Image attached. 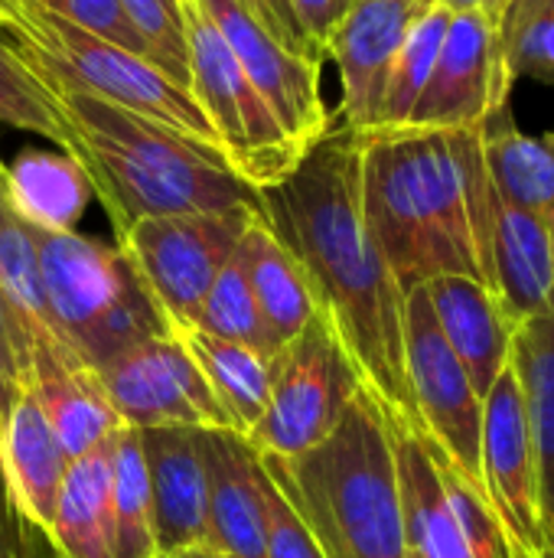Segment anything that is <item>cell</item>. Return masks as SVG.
I'll return each mask as SVG.
<instances>
[{
    "label": "cell",
    "instance_id": "obj_1",
    "mask_svg": "<svg viewBox=\"0 0 554 558\" xmlns=\"http://www.w3.org/2000/svg\"><path fill=\"white\" fill-rule=\"evenodd\" d=\"M258 196L264 222L300 262L369 396L395 428L421 435L405 369V291L366 222L359 131L333 128Z\"/></svg>",
    "mask_w": 554,
    "mask_h": 558
},
{
    "label": "cell",
    "instance_id": "obj_2",
    "mask_svg": "<svg viewBox=\"0 0 554 558\" xmlns=\"http://www.w3.org/2000/svg\"><path fill=\"white\" fill-rule=\"evenodd\" d=\"M359 144L366 222L402 291L441 275H467L490 288L493 180L483 124L372 128Z\"/></svg>",
    "mask_w": 554,
    "mask_h": 558
},
{
    "label": "cell",
    "instance_id": "obj_3",
    "mask_svg": "<svg viewBox=\"0 0 554 558\" xmlns=\"http://www.w3.org/2000/svg\"><path fill=\"white\" fill-rule=\"evenodd\" d=\"M39 85L59 118L62 150L82 163L114 235L150 216L261 206L258 190L183 134L82 88L49 78Z\"/></svg>",
    "mask_w": 554,
    "mask_h": 558
},
{
    "label": "cell",
    "instance_id": "obj_4",
    "mask_svg": "<svg viewBox=\"0 0 554 558\" xmlns=\"http://www.w3.org/2000/svg\"><path fill=\"white\" fill-rule=\"evenodd\" d=\"M261 461L323 558H408L392 422L366 386L317 448Z\"/></svg>",
    "mask_w": 554,
    "mask_h": 558
},
{
    "label": "cell",
    "instance_id": "obj_5",
    "mask_svg": "<svg viewBox=\"0 0 554 558\" xmlns=\"http://www.w3.org/2000/svg\"><path fill=\"white\" fill-rule=\"evenodd\" d=\"M0 39L36 78L82 88L131 108L225 163L219 137L189 88L167 78L147 59L65 20L42 0H0Z\"/></svg>",
    "mask_w": 554,
    "mask_h": 558
},
{
    "label": "cell",
    "instance_id": "obj_6",
    "mask_svg": "<svg viewBox=\"0 0 554 558\" xmlns=\"http://www.w3.org/2000/svg\"><path fill=\"white\" fill-rule=\"evenodd\" d=\"M36 242L52 327L88 369L98 373L150 337L176 333L118 245L42 229Z\"/></svg>",
    "mask_w": 554,
    "mask_h": 558
},
{
    "label": "cell",
    "instance_id": "obj_7",
    "mask_svg": "<svg viewBox=\"0 0 554 558\" xmlns=\"http://www.w3.org/2000/svg\"><path fill=\"white\" fill-rule=\"evenodd\" d=\"M183 20L189 49L186 88L216 131L229 170L258 193L278 186L304 154L291 144L281 121L248 82L222 33L196 0H183Z\"/></svg>",
    "mask_w": 554,
    "mask_h": 558
},
{
    "label": "cell",
    "instance_id": "obj_8",
    "mask_svg": "<svg viewBox=\"0 0 554 558\" xmlns=\"http://www.w3.org/2000/svg\"><path fill=\"white\" fill-rule=\"evenodd\" d=\"M362 389V376L323 311L274 356V386L264 415L245 435L264 458H297L333 435Z\"/></svg>",
    "mask_w": 554,
    "mask_h": 558
},
{
    "label": "cell",
    "instance_id": "obj_9",
    "mask_svg": "<svg viewBox=\"0 0 554 558\" xmlns=\"http://www.w3.org/2000/svg\"><path fill=\"white\" fill-rule=\"evenodd\" d=\"M258 213L261 206L150 216L137 219L124 235H118L114 245L131 258L137 278L170 327L180 333L196 327L206 294L212 291L219 271L229 265Z\"/></svg>",
    "mask_w": 554,
    "mask_h": 558
},
{
    "label": "cell",
    "instance_id": "obj_10",
    "mask_svg": "<svg viewBox=\"0 0 554 558\" xmlns=\"http://www.w3.org/2000/svg\"><path fill=\"white\" fill-rule=\"evenodd\" d=\"M405 369L421 438L467 481L480 484L483 399L447 347L424 284L405 294Z\"/></svg>",
    "mask_w": 554,
    "mask_h": 558
},
{
    "label": "cell",
    "instance_id": "obj_11",
    "mask_svg": "<svg viewBox=\"0 0 554 558\" xmlns=\"http://www.w3.org/2000/svg\"><path fill=\"white\" fill-rule=\"evenodd\" d=\"M127 428L235 432L180 333L150 337L98 369Z\"/></svg>",
    "mask_w": 554,
    "mask_h": 558
},
{
    "label": "cell",
    "instance_id": "obj_12",
    "mask_svg": "<svg viewBox=\"0 0 554 558\" xmlns=\"http://www.w3.org/2000/svg\"><path fill=\"white\" fill-rule=\"evenodd\" d=\"M196 3L216 23L225 46L238 59L242 72L268 101L284 134L300 154H307L320 137L333 131V118L320 92L323 59L287 49L248 13L242 0H196Z\"/></svg>",
    "mask_w": 554,
    "mask_h": 558
},
{
    "label": "cell",
    "instance_id": "obj_13",
    "mask_svg": "<svg viewBox=\"0 0 554 558\" xmlns=\"http://www.w3.org/2000/svg\"><path fill=\"white\" fill-rule=\"evenodd\" d=\"M513 75L503 59L500 29L483 10L451 13L434 72L408 118L411 128H480L506 111Z\"/></svg>",
    "mask_w": 554,
    "mask_h": 558
},
{
    "label": "cell",
    "instance_id": "obj_14",
    "mask_svg": "<svg viewBox=\"0 0 554 558\" xmlns=\"http://www.w3.org/2000/svg\"><path fill=\"white\" fill-rule=\"evenodd\" d=\"M480 484L500 517L516 556L539 558L549 543L542 530L539 471L529 441L526 409L513 363L500 373L483 399V432H480Z\"/></svg>",
    "mask_w": 554,
    "mask_h": 558
},
{
    "label": "cell",
    "instance_id": "obj_15",
    "mask_svg": "<svg viewBox=\"0 0 554 558\" xmlns=\"http://www.w3.org/2000/svg\"><path fill=\"white\" fill-rule=\"evenodd\" d=\"M428 3L431 0H349L327 43V59L336 62L343 85V128L359 134L379 128L392 62L408 26Z\"/></svg>",
    "mask_w": 554,
    "mask_h": 558
},
{
    "label": "cell",
    "instance_id": "obj_16",
    "mask_svg": "<svg viewBox=\"0 0 554 558\" xmlns=\"http://www.w3.org/2000/svg\"><path fill=\"white\" fill-rule=\"evenodd\" d=\"M157 556L173 558L186 549L212 546L209 481L199 451V432L147 428L140 432Z\"/></svg>",
    "mask_w": 554,
    "mask_h": 558
},
{
    "label": "cell",
    "instance_id": "obj_17",
    "mask_svg": "<svg viewBox=\"0 0 554 558\" xmlns=\"http://www.w3.org/2000/svg\"><path fill=\"white\" fill-rule=\"evenodd\" d=\"M209 481L212 546L225 558H268V487L261 451L238 432H199Z\"/></svg>",
    "mask_w": 554,
    "mask_h": 558
},
{
    "label": "cell",
    "instance_id": "obj_18",
    "mask_svg": "<svg viewBox=\"0 0 554 558\" xmlns=\"http://www.w3.org/2000/svg\"><path fill=\"white\" fill-rule=\"evenodd\" d=\"M69 464L39 399L33 389H23L0 428V474L13 510L29 526L42 533L52 526Z\"/></svg>",
    "mask_w": 554,
    "mask_h": 558
},
{
    "label": "cell",
    "instance_id": "obj_19",
    "mask_svg": "<svg viewBox=\"0 0 554 558\" xmlns=\"http://www.w3.org/2000/svg\"><path fill=\"white\" fill-rule=\"evenodd\" d=\"M424 291L447 347L464 363L480 399H487V392L509 363L516 327L506 320L496 294L477 278L441 275L431 278Z\"/></svg>",
    "mask_w": 554,
    "mask_h": 558
},
{
    "label": "cell",
    "instance_id": "obj_20",
    "mask_svg": "<svg viewBox=\"0 0 554 558\" xmlns=\"http://www.w3.org/2000/svg\"><path fill=\"white\" fill-rule=\"evenodd\" d=\"M490 288L513 327L542 314L554 298V242L549 226L500 199L493 190Z\"/></svg>",
    "mask_w": 554,
    "mask_h": 558
},
{
    "label": "cell",
    "instance_id": "obj_21",
    "mask_svg": "<svg viewBox=\"0 0 554 558\" xmlns=\"http://www.w3.org/2000/svg\"><path fill=\"white\" fill-rule=\"evenodd\" d=\"M0 291H3V298L20 324V333H23L26 386H29V376L49 363H78L52 327V317L46 307V291H42L36 229L13 209V203L7 196L3 160H0Z\"/></svg>",
    "mask_w": 554,
    "mask_h": 558
},
{
    "label": "cell",
    "instance_id": "obj_22",
    "mask_svg": "<svg viewBox=\"0 0 554 558\" xmlns=\"http://www.w3.org/2000/svg\"><path fill=\"white\" fill-rule=\"evenodd\" d=\"M238 255L245 262L248 284H251L268 343L278 353L313 320V314L320 311L317 294H313L300 262L274 235V229L264 222L261 213L245 229V235L238 242Z\"/></svg>",
    "mask_w": 554,
    "mask_h": 558
},
{
    "label": "cell",
    "instance_id": "obj_23",
    "mask_svg": "<svg viewBox=\"0 0 554 558\" xmlns=\"http://www.w3.org/2000/svg\"><path fill=\"white\" fill-rule=\"evenodd\" d=\"M111 451L114 438L69 464L46 530V558H114Z\"/></svg>",
    "mask_w": 554,
    "mask_h": 558
},
{
    "label": "cell",
    "instance_id": "obj_24",
    "mask_svg": "<svg viewBox=\"0 0 554 558\" xmlns=\"http://www.w3.org/2000/svg\"><path fill=\"white\" fill-rule=\"evenodd\" d=\"M509 363L519 379L529 441L539 471L542 530L545 543L554 546V298L542 314L522 320L513 330Z\"/></svg>",
    "mask_w": 554,
    "mask_h": 558
},
{
    "label": "cell",
    "instance_id": "obj_25",
    "mask_svg": "<svg viewBox=\"0 0 554 558\" xmlns=\"http://www.w3.org/2000/svg\"><path fill=\"white\" fill-rule=\"evenodd\" d=\"M395 464L402 487V517L408 558H473L467 549L464 530L444 494L438 461L421 435L395 428Z\"/></svg>",
    "mask_w": 554,
    "mask_h": 558
},
{
    "label": "cell",
    "instance_id": "obj_26",
    "mask_svg": "<svg viewBox=\"0 0 554 558\" xmlns=\"http://www.w3.org/2000/svg\"><path fill=\"white\" fill-rule=\"evenodd\" d=\"M26 389H33V396L39 399L69 461L88 454L91 448L127 428L101 376L82 363H49L29 376Z\"/></svg>",
    "mask_w": 554,
    "mask_h": 558
},
{
    "label": "cell",
    "instance_id": "obj_27",
    "mask_svg": "<svg viewBox=\"0 0 554 558\" xmlns=\"http://www.w3.org/2000/svg\"><path fill=\"white\" fill-rule=\"evenodd\" d=\"M3 183L13 209L42 232H75L95 196L82 163L65 150H23L3 163Z\"/></svg>",
    "mask_w": 554,
    "mask_h": 558
},
{
    "label": "cell",
    "instance_id": "obj_28",
    "mask_svg": "<svg viewBox=\"0 0 554 558\" xmlns=\"http://www.w3.org/2000/svg\"><path fill=\"white\" fill-rule=\"evenodd\" d=\"M483 154L500 199L539 216L554 242V128L526 134L503 111L483 124Z\"/></svg>",
    "mask_w": 554,
    "mask_h": 558
},
{
    "label": "cell",
    "instance_id": "obj_29",
    "mask_svg": "<svg viewBox=\"0 0 554 558\" xmlns=\"http://www.w3.org/2000/svg\"><path fill=\"white\" fill-rule=\"evenodd\" d=\"M180 340L186 343L212 396L225 409L232 428L238 435H248L268 409L278 353H264L258 347L222 340L202 330H180Z\"/></svg>",
    "mask_w": 554,
    "mask_h": 558
},
{
    "label": "cell",
    "instance_id": "obj_30",
    "mask_svg": "<svg viewBox=\"0 0 554 558\" xmlns=\"http://www.w3.org/2000/svg\"><path fill=\"white\" fill-rule=\"evenodd\" d=\"M111 510L114 558H160L153 539L150 484L137 428H121L111 451Z\"/></svg>",
    "mask_w": 554,
    "mask_h": 558
},
{
    "label": "cell",
    "instance_id": "obj_31",
    "mask_svg": "<svg viewBox=\"0 0 554 558\" xmlns=\"http://www.w3.org/2000/svg\"><path fill=\"white\" fill-rule=\"evenodd\" d=\"M447 23H451V10L441 7V3H428L415 23L408 26L405 39H402V49L392 62V72H389V85H385V98H382V114H379V128H402L408 124L431 72H434V62H438V52H441V43H444V33H447Z\"/></svg>",
    "mask_w": 554,
    "mask_h": 558
},
{
    "label": "cell",
    "instance_id": "obj_32",
    "mask_svg": "<svg viewBox=\"0 0 554 558\" xmlns=\"http://www.w3.org/2000/svg\"><path fill=\"white\" fill-rule=\"evenodd\" d=\"M506 69L554 85V0H509L496 20Z\"/></svg>",
    "mask_w": 554,
    "mask_h": 558
},
{
    "label": "cell",
    "instance_id": "obj_33",
    "mask_svg": "<svg viewBox=\"0 0 554 558\" xmlns=\"http://www.w3.org/2000/svg\"><path fill=\"white\" fill-rule=\"evenodd\" d=\"M189 330H202V333H212L222 340H235V343H248V347H258L264 353H274L268 343V333H264V324H261V314H258V304H255L248 271H245L238 248L229 258V265L219 271L212 291L206 294V301L199 307L196 327H189Z\"/></svg>",
    "mask_w": 554,
    "mask_h": 558
},
{
    "label": "cell",
    "instance_id": "obj_34",
    "mask_svg": "<svg viewBox=\"0 0 554 558\" xmlns=\"http://www.w3.org/2000/svg\"><path fill=\"white\" fill-rule=\"evenodd\" d=\"M131 26L147 46V59L176 85H189V49L183 0H121Z\"/></svg>",
    "mask_w": 554,
    "mask_h": 558
},
{
    "label": "cell",
    "instance_id": "obj_35",
    "mask_svg": "<svg viewBox=\"0 0 554 558\" xmlns=\"http://www.w3.org/2000/svg\"><path fill=\"white\" fill-rule=\"evenodd\" d=\"M428 445V441H424ZM431 448V445H428ZM434 461H438V471H441V481H444V494L451 500V510L464 530V539H467V549L473 558H519L500 517L493 513L483 487H477L473 481H467L460 471H454L434 448H431Z\"/></svg>",
    "mask_w": 554,
    "mask_h": 558
},
{
    "label": "cell",
    "instance_id": "obj_36",
    "mask_svg": "<svg viewBox=\"0 0 554 558\" xmlns=\"http://www.w3.org/2000/svg\"><path fill=\"white\" fill-rule=\"evenodd\" d=\"M0 124L39 134L62 147V128L39 78L0 39Z\"/></svg>",
    "mask_w": 554,
    "mask_h": 558
},
{
    "label": "cell",
    "instance_id": "obj_37",
    "mask_svg": "<svg viewBox=\"0 0 554 558\" xmlns=\"http://www.w3.org/2000/svg\"><path fill=\"white\" fill-rule=\"evenodd\" d=\"M42 3L52 7L56 13H62L65 20L78 23L82 29H88V33H95V36H101V39H108V43H114V46L140 56V59H147V46L140 43L137 29L131 26L121 0H42Z\"/></svg>",
    "mask_w": 554,
    "mask_h": 558
},
{
    "label": "cell",
    "instance_id": "obj_38",
    "mask_svg": "<svg viewBox=\"0 0 554 558\" xmlns=\"http://www.w3.org/2000/svg\"><path fill=\"white\" fill-rule=\"evenodd\" d=\"M268 558H323L317 539L310 536L297 510L284 500V494L274 487V481L268 487Z\"/></svg>",
    "mask_w": 554,
    "mask_h": 558
},
{
    "label": "cell",
    "instance_id": "obj_39",
    "mask_svg": "<svg viewBox=\"0 0 554 558\" xmlns=\"http://www.w3.org/2000/svg\"><path fill=\"white\" fill-rule=\"evenodd\" d=\"M26 389V347L20 324L0 291V428Z\"/></svg>",
    "mask_w": 554,
    "mask_h": 558
},
{
    "label": "cell",
    "instance_id": "obj_40",
    "mask_svg": "<svg viewBox=\"0 0 554 558\" xmlns=\"http://www.w3.org/2000/svg\"><path fill=\"white\" fill-rule=\"evenodd\" d=\"M346 7H349V0H291L297 26L307 39V46L313 49V56L327 59V43H330L340 16L346 13Z\"/></svg>",
    "mask_w": 554,
    "mask_h": 558
},
{
    "label": "cell",
    "instance_id": "obj_41",
    "mask_svg": "<svg viewBox=\"0 0 554 558\" xmlns=\"http://www.w3.org/2000/svg\"><path fill=\"white\" fill-rule=\"evenodd\" d=\"M242 3L248 7V13H251L268 33L278 36L287 49L313 56V49L307 46V39H304V33H300V26H297V16H294V10H291V0H242ZM317 59H320V56H317Z\"/></svg>",
    "mask_w": 554,
    "mask_h": 558
},
{
    "label": "cell",
    "instance_id": "obj_42",
    "mask_svg": "<svg viewBox=\"0 0 554 558\" xmlns=\"http://www.w3.org/2000/svg\"><path fill=\"white\" fill-rule=\"evenodd\" d=\"M0 558H29L26 553V520L13 510L3 474H0Z\"/></svg>",
    "mask_w": 554,
    "mask_h": 558
},
{
    "label": "cell",
    "instance_id": "obj_43",
    "mask_svg": "<svg viewBox=\"0 0 554 558\" xmlns=\"http://www.w3.org/2000/svg\"><path fill=\"white\" fill-rule=\"evenodd\" d=\"M26 553L29 558H46V533L26 523Z\"/></svg>",
    "mask_w": 554,
    "mask_h": 558
},
{
    "label": "cell",
    "instance_id": "obj_44",
    "mask_svg": "<svg viewBox=\"0 0 554 558\" xmlns=\"http://www.w3.org/2000/svg\"><path fill=\"white\" fill-rule=\"evenodd\" d=\"M431 3H441L451 13H457V10H483L487 7V0H431Z\"/></svg>",
    "mask_w": 554,
    "mask_h": 558
},
{
    "label": "cell",
    "instance_id": "obj_45",
    "mask_svg": "<svg viewBox=\"0 0 554 558\" xmlns=\"http://www.w3.org/2000/svg\"><path fill=\"white\" fill-rule=\"evenodd\" d=\"M173 558H225L216 546H199V549H186V553H180V556Z\"/></svg>",
    "mask_w": 554,
    "mask_h": 558
},
{
    "label": "cell",
    "instance_id": "obj_46",
    "mask_svg": "<svg viewBox=\"0 0 554 558\" xmlns=\"http://www.w3.org/2000/svg\"><path fill=\"white\" fill-rule=\"evenodd\" d=\"M506 3H509V0H487V7H483V13H487V16H490L493 23H496V20H500V13L506 10Z\"/></svg>",
    "mask_w": 554,
    "mask_h": 558
},
{
    "label": "cell",
    "instance_id": "obj_47",
    "mask_svg": "<svg viewBox=\"0 0 554 558\" xmlns=\"http://www.w3.org/2000/svg\"><path fill=\"white\" fill-rule=\"evenodd\" d=\"M519 558H522V556H519ZM539 558H554V546H549V549H545V553H542Z\"/></svg>",
    "mask_w": 554,
    "mask_h": 558
}]
</instances>
